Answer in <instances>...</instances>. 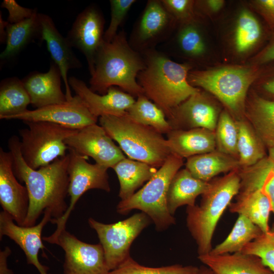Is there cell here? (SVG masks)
Instances as JSON below:
<instances>
[{"mask_svg":"<svg viewBox=\"0 0 274 274\" xmlns=\"http://www.w3.org/2000/svg\"><path fill=\"white\" fill-rule=\"evenodd\" d=\"M8 147L13 157L14 174L18 180L25 184L28 193L29 208L24 226L36 225L45 211L50 213L51 220L61 217L68 207L65 201L69 185L68 153L46 166L34 169L22 157L18 136L10 138Z\"/></svg>","mask_w":274,"mask_h":274,"instance_id":"6da1fadb","label":"cell"},{"mask_svg":"<svg viewBox=\"0 0 274 274\" xmlns=\"http://www.w3.org/2000/svg\"><path fill=\"white\" fill-rule=\"evenodd\" d=\"M145 67L137 77L144 94L164 113L168 119L173 111L200 90L189 82L192 65L179 63L156 49L142 54Z\"/></svg>","mask_w":274,"mask_h":274,"instance_id":"7a4b0ae2","label":"cell"},{"mask_svg":"<svg viewBox=\"0 0 274 274\" xmlns=\"http://www.w3.org/2000/svg\"><path fill=\"white\" fill-rule=\"evenodd\" d=\"M145 67L143 55L129 45L124 30L110 42L104 41L95 60L94 70L89 80V88L105 94L112 86L119 87L132 96L144 94L137 81Z\"/></svg>","mask_w":274,"mask_h":274,"instance_id":"3957f363","label":"cell"},{"mask_svg":"<svg viewBox=\"0 0 274 274\" xmlns=\"http://www.w3.org/2000/svg\"><path fill=\"white\" fill-rule=\"evenodd\" d=\"M209 188L202 195L199 205L188 206L186 223L196 242L198 255L209 254L217 224L233 197L241 187V178L237 170L211 180Z\"/></svg>","mask_w":274,"mask_h":274,"instance_id":"277c9868","label":"cell"},{"mask_svg":"<svg viewBox=\"0 0 274 274\" xmlns=\"http://www.w3.org/2000/svg\"><path fill=\"white\" fill-rule=\"evenodd\" d=\"M99 121L107 134L131 159L158 168L171 154L167 140L162 134L151 127L132 120L126 114L102 116Z\"/></svg>","mask_w":274,"mask_h":274,"instance_id":"5b68a950","label":"cell"},{"mask_svg":"<svg viewBox=\"0 0 274 274\" xmlns=\"http://www.w3.org/2000/svg\"><path fill=\"white\" fill-rule=\"evenodd\" d=\"M183 164L182 158L170 154L140 190L128 199L119 202L117 212L125 214L133 209L140 210L153 221L159 231L175 224V218L168 210L167 196L170 182Z\"/></svg>","mask_w":274,"mask_h":274,"instance_id":"8992f818","label":"cell"},{"mask_svg":"<svg viewBox=\"0 0 274 274\" xmlns=\"http://www.w3.org/2000/svg\"><path fill=\"white\" fill-rule=\"evenodd\" d=\"M229 66L206 71H190L188 80L217 97L235 115L244 112L247 91L257 79L260 68Z\"/></svg>","mask_w":274,"mask_h":274,"instance_id":"52a82bcc","label":"cell"},{"mask_svg":"<svg viewBox=\"0 0 274 274\" xmlns=\"http://www.w3.org/2000/svg\"><path fill=\"white\" fill-rule=\"evenodd\" d=\"M24 122L27 127L19 130L20 151L25 162L34 169L67 155L64 141L78 130L46 121Z\"/></svg>","mask_w":274,"mask_h":274,"instance_id":"ba28073f","label":"cell"},{"mask_svg":"<svg viewBox=\"0 0 274 274\" xmlns=\"http://www.w3.org/2000/svg\"><path fill=\"white\" fill-rule=\"evenodd\" d=\"M150 221V218L143 212L112 224H105L92 218L88 219L89 226L97 234L110 271L117 268L130 257L131 245Z\"/></svg>","mask_w":274,"mask_h":274,"instance_id":"9c48e42d","label":"cell"},{"mask_svg":"<svg viewBox=\"0 0 274 274\" xmlns=\"http://www.w3.org/2000/svg\"><path fill=\"white\" fill-rule=\"evenodd\" d=\"M69 161L67 172L69 177L68 195L70 197L68 208L63 216L51 223L56 225V229L50 238L57 236L65 229L68 217L81 196L90 189H100L110 192L108 168L97 163L87 161V157L82 156L74 150L68 148Z\"/></svg>","mask_w":274,"mask_h":274,"instance_id":"30bf717a","label":"cell"},{"mask_svg":"<svg viewBox=\"0 0 274 274\" xmlns=\"http://www.w3.org/2000/svg\"><path fill=\"white\" fill-rule=\"evenodd\" d=\"M43 240L60 246L64 251L63 274H108L110 271L100 243L82 242L66 229L55 237L44 236Z\"/></svg>","mask_w":274,"mask_h":274,"instance_id":"8fae6325","label":"cell"},{"mask_svg":"<svg viewBox=\"0 0 274 274\" xmlns=\"http://www.w3.org/2000/svg\"><path fill=\"white\" fill-rule=\"evenodd\" d=\"M177 23L161 0L148 1L133 26L129 44L142 54L154 50L158 45L166 42Z\"/></svg>","mask_w":274,"mask_h":274,"instance_id":"7c38bea8","label":"cell"},{"mask_svg":"<svg viewBox=\"0 0 274 274\" xmlns=\"http://www.w3.org/2000/svg\"><path fill=\"white\" fill-rule=\"evenodd\" d=\"M105 24L101 11L91 5L78 14L66 37L71 46L85 56L91 75L97 53L104 41Z\"/></svg>","mask_w":274,"mask_h":274,"instance_id":"4fadbf2b","label":"cell"},{"mask_svg":"<svg viewBox=\"0 0 274 274\" xmlns=\"http://www.w3.org/2000/svg\"><path fill=\"white\" fill-rule=\"evenodd\" d=\"M64 142L68 148L79 154L91 157L95 163L107 168L125 158L120 147L100 125H90L78 129Z\"/></svg>","mask_w":274,"mask_h":274,"instance_id":"5bb4252c","label":"cell"},{"mask_svg":"<svg viewBox=\"0 0 274 274\" xmlns=\"http://www.w3.org/2000/svg\"><path fill=\"white\" fill-rule=\"evenodd\" d=\"M97 118L88 110L80 98L75 95L66 101L25 112L12 117L10 120L23 122L46 121L74 129H80L96 124Z\"/></svg>","mask_w":274,"mask_h":274,"instance_id":"9a60e30c","label":"cell"},{"mask_svg":"<svg viewBox=\"0 0 274 274\" xmlns=\"http://www.w3.org/2000/svg\"><path fill=\"white\" fill-rule=\"evenodd\" d=\"M52 217L48 211L44 213L41 221L32 226H19L14 223L13 218L7 212L0 213V238L4 236L9 237L15 242L24 252L27 264L35 266L40 274H48L49 268L40 262L38 254L43 251L44 246L42 238L43 228L50 222Z\"/></svg>","mask_w":274,"mask_h":274,"instance_id":"2e32d148","label":"cell"},{"mask_svg":"<svg viewBox=\"0 0 274 274\" xmlns=\"http://www.w3.org/2000/svg\"><path fill=\"white\" fill-rule=\"evenodd\" d=\"M29 196L13 170L11 153L0 148V203L4 211L19 226H24L28 208Z\"/></svg>","mask_w":274,"mask_h":274,"instance_id":"e0dca14e","label":"cell"},{"mask_svg":"<svg viewBox=\"0 0 274 274\" xmlns=\"http://www.w3.org/2000/svg\"><path fill=\"white\" fill-rule=\"evenodd\" d=\"M68 83L76 95L97 118L105 115H125L135 101L133 96L116 86L109 88L106 94H99L75 77H70Z\"/></svg>","mask_w":274,"mask_h":274,"instance_id":"ac0fdd59","label":"cell"},{"mask_svg":"<svg viewBox=\"0 0 274 274\" xmlns=\"http://www.w3.org/2000/svg\"><path fill=\"white\" fill-rule=\"evenodd\" d=\"M41 26L40 39L46 43L53 62L59 68L65 87L67 100L71 99V90L67 78L70 69L79 68L81 61L76 57L67 39L58 31L52 19L48 15L39 13Z\"/></svg>","mask_w":274,"mask_h":274,"instance_id":"d6986e66","label":"cell"},{"mask_svg":"<svg viewBox=\"0 0 274 274\" xmlns=\"http://www.w3.org/2000/svg\"><path fill=\"white\" fill-rule=\"evenodd\" d=\"M173 129L178 126L214 131L218 123L216 108L200 90L175 109L167 119Z\"/></svg>","mask_w":274,"mask_h":274,"instance_id":"ffe728a7","label":"cell"},{"mask_svg":"<svg viewBox=\"0 0 274 274\" xmlns=\"http://www.w3.org/2000/svg\"><path fill=\"white\" fill-rule=\"evenodd\" d=\"M60 71L51 63L46 73L33 72L22 81L30 99V104L36 109L64 102L67 100L61 88Z\"/></svg>","mask_w":274,"mask_h":274,"instance_id":"44dd1931","label":"cell"},{"mask_svg":"<svg viewBox=\"0 0 274 274\" xmlns=\"http://www.w3.org/2000/svg\"><path fill=\"white\" fill-rule=\"evenodd\" d=\"M214 274H274L257 256L242 252L198 255Z\"/></svg>","mask_w":274,"mask_h":274,"instance_id":"7402d4cb","label":"cell"},{"mask_svg":"<svg viewBox=\"0 0 274 274\" xmlns=\"http://www.w3.org/2000/svg\"><path fill=\"white\" fill-rule=\"evenodd\" d=\"M167 135L171 154L182 158L212 152L216 147L215 133L204 128L173 129Z\"/></svg>","mask_w":274,"mask_h":274,"instance_id":"603a6c76","label":"cell"},{"mask_svg":"<svg viewBox=\"0 0 274 274\" xmlns=\"http://www.w3.org/2000/svg\"><path fill=\"white\" fill-rule=\"evenodd\" d=\"M209 184V182L193 176L186 168L179 170L173 178L168 190L167 203L170 214L173 216L184 205H195L196 197L207 191Z\"/></svg>","mask_w":274,"mask_h":274,"instance_id":"cb8c5ba5","label":"cell"},{"mask_svg":"<svg viewBox=\"0 0 274 274\" xmlns=\"http://www.w3.org/2000/svg\"><path fill=\"white\" fill-rule=\"evenodd\" d=\"M238 194L235 202L229 204V211L245 216L263 232L268 231L269 216L272 208L268 197L258 189L239 190Z\"/></svg>","mask_w":274,"mask_h":274,"instance_id":"d4e9b609","label":"cell"},{"mask_svg":"<svg viewBox=\"0 0 274 274\" xmlns=\"http://www.w3.org/2000/svg\"><path fill=\"white\" fill-rule=\"evenodd\" d=\"M239 166L238 160L218 150L190 157L186 163V168L193 176L207 182L221 173L236 170Z\"/></svg>","mask_w":274,"mask_h":274,"instance_id":"484cf974","label":"cell"},{"mask_svg":"<svg viewBox=\"0 0 274 274\" xmlns=\"http://www.w3.org/2000/svg\"><path fill=\"white\" fill-rule=\"evenodd\" d=\"M112 168L118 177L121 200L130 198L144 182L155 175L158 168L146 163L125 157L115 164Z\"/></svg>","mask_w":274,"mask_h":274,"instance_id":"4316f807","label":"cell"},{"mask_svg":"<svg viewBox=\"0 0 274 274\" xmlns=\"http://www.w3.org/2000/svg\"><path fill=\"white\" fill-rule=\"evenodd\" d=\"M41 26L37 11L30 18L15 24L7 22L6 47L0 59L6 60L14 57L36 38L40 39Z\"/></svg>","mask_w":274,"mask_h":274,"instance_id":"83f0119b","label":"cell"},{"mask_svg":"<svg viewBox=\"0 0 274 274\" xmlns=\"http://www.w3.org/2000/svg\"><path fill=\"white\" fill-rule=\"evenodd\" d=\"M238 174L239 190L261 191L269 199L274 214V162L269 157H264L256 164L243 168Z\"/></svg>","mask_w":274,"mask_h":274,"instance_id":"f1b7e54d","label":"cell"},{"mask_svg":"<svg viewBox=\"0 0 274 274\" xmlns=\"http://www.w3.org/2000/svg\"><path fill=\"white\" fill-rule=\"evenodd\" d=\"M29 96L22 80L17 77L3 80L0 85V119L10 120L27 111Z\"/></svg>","mask_w":274,"mask_h":274,"instance_id":"f546056e","label":"cell"},{"mask_svg":"<svg viewBox=\"0 0 274 274\" xmlns=\"http://www.w3.org/2000/svg\"><path fill=\"white\" fill-rule=\"evenodd\" d=\"M271 31L262 25L251 13L244 10L237 20L234 33V44L236 51L245 53L261 42L266 37H270Z\"/></svg>","mask_w":274,"mask_h":274,"instance_id":"4dcf8cb0","label":"cell"},{"mask_svg":"<svg viewBox=\"0 0 274 274\" xmlns=\"http://www.w3.org/2000/svg\"><path fill=\"white\" fill-rule=\"evenodd\" d=\"M263 233L262 230L248 218L239 215L233 227L225 239L213 248L212 255L241 252L249 243Z\"/></svg>","mask_w":274,"mask_h":274,"instance_id":"1f68e13d","label":"cell"},{"mask_svg":"<svg viewBox=\"0 0 274 274\" xmlns=\"http://www.w3.org/2000/svg\"><path fill=\"white\" fill-rule=\"evenodd\" d=\"M249 111L259 138L268 147L274 145V99L255 95Z\"/></svg>","mask_w":274,"mask_h":274,"instance_id":"d6a6232c","label":"cell"},{"mask_svg":"<svg viewBox=\"0 0 274 274\" xmlns=\"http://www.w3.org/2000/svg\"><path fill=\"white\" fill-rule=\"evenodd\" d=\"M126 115L132 120L151 127L162 134L173 130L163 111L144 94L137 97Z\"/></svg>","mask_w":274,"mask_h":274,"instance_id":"836d02e7","label":"cell"},{"mask_svg":"<svg viewBox=\"0 0 274 274\" xmlns=\"http://www.w3.org/2000/svg\"><path fill=\"white\" fill-rule=\"evenodd\" d=\"M194 17L179 23L180 27L175 37L177 48L181 53L192 60L202 57L206 47L203 36Z\"/></svg>","mask_w":274,"mask_h":274,"instance_id":"e575fe53","label":"cell"},{"mask_svg":"<svg viewBox=\"0 0 274 274\" xmlns=\"http://www.w3.org/2000/svg\"><path fill=\"white\" fill-rule=\"evenodd\" d=\"M236 125L239 165L244 168L251 166L264 157L262 142L246 122H237Z\"/></svg>","mask_w":274,"mask_h":274,"instance_id":"d590c367","label":"cell"},{"mask_svg":"<svg viewBox=\"0 0 274 274\" xmlns=\"http://www.w3.org/2000/svg\"><path fill=\"white\" fill-rule=\"evenodd\" d=\"M200 271V268L196 266L179 264L159 267H147L139 264L130 256L108 274H199Z\"/></svg>","mask_w":274,"mask_h":274,"instance_id":"8d00e7d4","label":"cell"},{"mask_svg":"<svg viewBox=\"0 0 274 274\" xmlns=\"http://www.w3.org/2000/svg\"><path fill=\"white\" fill-rule=\"evenodd\" d=\"M215 133L219 151L231 156L238 154L236 123L227 112L220 114Z\"/></svg>","mask_w":274,"mask_h":274,"instance_id":"74e56055","label":"cell"},{"mask_svg":"<svg viewBox=\"0 0 274 274\" xmlns=\"http://www.w3.org/2000/svg\"><path fill=\"white\" fill-rule=\"evenodd\" d=\"M241 252L258 256L274 272V227L247 244Z\"/></svg>","mask_w":274,"mask_h":274,"instance_id":"f35d334b","label":"cell"},{"mask_svg":"<svg viewBox=\"0 0 274 274\" xmlns=\"http://www.w3.org/2000/svg\"><path fill=\"white\" fill-rule=\"evenodd\" d=\"M135 0H110L111 19L105 30L104 39L110 42L116 37L119 27L123 23Z\"/></svg>","mask_w":274,"mask_h":274,"instance_id":"ab89813d","label":"cell"},{"mask_svg":"<svg viewBox=\"0 0 274 274\" xmlns=\"http://www.w3.org/2000/svg\"><path fill=\"white\" fill-rule=\"evenodd\" d=\"M167 11L176 20L181 23L194 17L195 2L190 0H161Z\"/></svg>","mask_w":274,"mask_h":274,"instance_id":"60d3db41","label":"cell"},{"mask_svg":"<svg viewBox=\"0 0 274 274\" xmlns=\"http://www.w3.org/2000/svg\"><path fill=\"white\" fill-rule=\"evenodd\" d=\"M1 7L8 10L7 22L15 24L31 17L37 11L36 9L26 8L19 5L15 0H4Z\"/></svg>","mask_w":274,"mask_h":274,"instance_id":"b9f144b4","label":"cell"},{"mask_svg":"<svg viewBox=\"0 0 274 274\" xmlns=\"http://www.w3.org/2000/svg\"><path fill=\"white\" fill-rule=\"evenodd\" d=\"M264 66L263 70L260 69L258 77L260 88L265 94L271 97L269 99H274V61Z\"/></svg>","mask_w":274,"mask_h":274,"instance_id":"7bdbcfd3","label":"cell"},{"mask_svg":"<svg viewBox=\"0 0 274 274\" xmlns=\"http://www.w3.org/2000/svg\"><path fill=\"white\" fill-rule=\"evenodd\" d=\"M254 6L271 32H274V0H258Z\"/></svg>","mask_w":274,"mask_h":274,"instance_id":"ee69618b","label":"cell"},{"mask_svg":"<svg viewBox=\"0 0 274 274\" xmlns=\"http://www.w3.org/2000/svg\"><path fill=\"white\" fill-rule=\"evenodd\" d=\"M273 61H274V32H271L268 42L254 59V62L258 67Z\"/></svg>","mask_w":274,"mask_h":274,"instance_id":"f6af8a7d","label":"cell"},{"mask_svg":"<svg viewBox=\"0 0 274 274\" xmlns=\"http://www.w3.org/2000/svg\"><path fill=\"white\" fill-rule=\"evenodd\" d=\"M11 253V250L9 247L0 252V274H13V271L8 266V258Z\"/></svg>","mask_w":274,"mask_h":274,"instance_id":"bcb514c9","label":"cell"},{"mask_svg":"<svg viewBox=\"0 0 274 274\" xmlns=\"http://www.w3.org/2000/svg\"><path fill=\"white\" fill-rule=\"evenodd\" d=\"M204 3L209 10L216 12L223 7L224 2L221 0H209L206 1Z\"/></svg>","mask_w":274,"mask_h":274,"instance_id":"7dc6e473","label":"cell"},{"mask_svg":"<svg viewBox=\"0 0 274 274\" xmlns=\"http://www.w3.org/2000/svg\"><path fill=\"white\" fill-rule=\"evenodd\" d=\"M199 274H214V272L207 266L200 268Z\"/></svg>","mask_w":274,"mask_h":274,"instance_id":"c3c4849f","label":"cell"},{"mask_svg":"<svg viewBox=\"0 0 274 274\" xmlns=\"http://www.w3.org/2000/svg\"><path fill=\"white\" fill-rule=\"evenodd\" d=\"M268 157L274 162V145L268 147Z\"/></svg>","mask_w":274,"mask_h":274,"instance_id":"681fc988","label":"cell"},{"mask_svg":"<svg viewBox=\"0 0 274 274\" xmlns=\"http://www.w3.org/2000/svg\"><path fill=\"white\" fill-rule=\"evenodd\" d=\"M49 274H50V273H49Z\"/></svg>","mask_w":274,"mask_h":274,"instance_id":"f907efd6","label":"cell"}]
</instances>
